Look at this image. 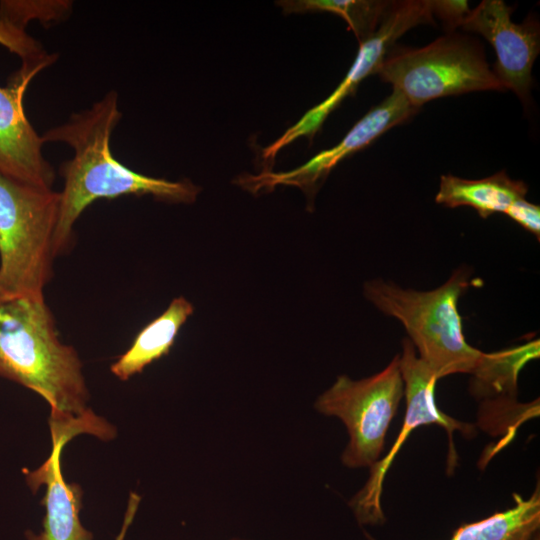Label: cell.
Returning <instances> with one entry per match:
<instances>
[{
	"mask_svg": "<svg viewBox=\"0 0 540 540\" xmlns=\"http://www.w3.org/2000/svg\"><path fill=\"white\" fill-rule=\"evenodd\" d=\"M527 185L512 180L504 171L470 180L451 174L442 175L435 201L450 208L468 206L482 218L503 213L515 201L526 197Z\"/></svg>",
	"mask_w": 540,
	"mask_h": 540,
	"instance_id": "cell-13",
	"label": "cell"
},
{
	"mask_svg": "<svg viewBox=\"0 0 540 540\" xmlns=\"http://www.w3.org/2000/svg\"><path fill=\"white\" fill-rule=\"evenodd\" d=\"M513 507L457 528L450 540H534L540 525L539 485L529 499L514 494Z\"/></svg>",
	"mask_w": 540,
	"mask_h": 540,
	"instance_id": "cell-15",
	"label": "cell"
},
{
	"mask_svg": "<svg viewBox=\"0 0 540 540\" xmlns=\"http://www.w3.org/2000/svg\"><path fill=\"white\" fill-rule=\"evenodd\" d=\"M286 13L330 12L341 16L359 43L372 35L390 6L374 0H289L278 1Z\"/></svg>",
	"mask_w": 540,
	"mask_h": 540,
	"instance_id": "cell-16",
	"label": "cell"
},
{
	"mask_svg": "<svg viewBox=\"0 0 540 540\" xmlns=\"http://www.w3.org/2000/svg\"><path fill=\"white\" fill-rule=\"evenodd\" d=\"M471 272L460 268L441 286L418 291L382 279L369 281L364 294L387 316L399 320L419 358L438 379L456 374H478L490 353L469 345L463 333L458 301L469 288Z\"/></svg>",
	"mask_w": 540,
	"mask_h": 540,
	"instance_id": "cell-3",
	"label": "cell"
},
{
	"mask_svg": "<svg viewBox=\"0 0 540 540\" xmlns=\"http://www.w3.org/2000/svg\"><path fill=\"white\" fill-rule=\"evenodd\" d=\"M121 117L117 92L110 91L90 108L73 114L67 122L42 135L44 143H65L74 152L60 168L64 186L59 192L55 257L70 250L76 221L97 199L152 195L163 201L192 203L198 195V187L190 181L150 177L131 170L115 158L111 136Z\"/></svg>",
	"mask_w": 540,
	"mask_h": 540,
	"instance_id": "cell-1",
	"label": "cell"
},
{
	"mask_svg": "<svg viewBox=\"0 0 540 540\" xmlns=\"http://www.w3.org/2000/svg\"><path fill=\"white\" fill-rule=\"evenodd\" d=\"M0 45L21 59V65H40L45 68L51 65L56 56L47 53L43 46L26 30L19 29L0 18Z\"/></svg>",
	"mask_w": 540,
	"mask_h": 540,
	"instance_id": "cell-18",
	"label": "cell"
},
{
	"mask_svg": "<svg viewBox=\"0 0 540 540\" xmlns=\"http://www.w3.org/2000/svg\"><path fill=\"white\" fill-rule=\"evenodd\" d=\"M513 8L502 0H483L463 21L466 31L482 35L494 48L497 62L493 72L505 90L524 102L532 85V66L540 50L539 26L534 20L516 24Z\"/></svg>",
	"mask_w": 540,
	"mask_h": 540,
	"instance_id": "cell-12",
	"label": "cell"
},
{
	"mask_svg": "<svg viewBox=\"0 0 540 540\" xmlns=\"http://www.w3.org/2000/svg\"><path fill=\"white\" fill-rule=\"evenodd\" d=\"M402 348L399 365L406 398L404 422L392 448L382 460H378L370 467L371 474L366 485L351 501V506L362 524L384 522L385 517L380 504L383 481L395 456L414 429L421 425L437 424L446 430L449 436L447 461L449 473L453 471L457 461L453 446V432L459 431L468 437L475 433L473 425L456 420L438 408L435 401V386L438 378L418 357L416 349L408 338L403 339Z\"/></svg>",
	"mask_w": 540,
	"mask_h": 540,
	"instance_id": "cell-8",
	"label": "cell"
},
{
	"mask_svg": "<svg viewBox=\"0 0 540 540\" xmlns=\"http://www.w3.org/2000/svg\"><path fill=\"white\" fill-rule=\"evenodd\" d=\"M43 66L21 67L0 86V174L25 184L52 189L55 172L45 159L42 136L25 115L23 99Z\"/></svg>",
	"mask_w": 540,
	"mask_h": 540,
	"instance_id": "cell-11",
	"label": "cell"
},
{
	"mask_svg": "<svg viewBox=\"0 0 540 540\" xmlns=\"http://www.w3.org/2000/svg\"><path fill=\"white\" fill-rule=\"evenodd\" d=\"M377 74L416 108L444 96L505 90L480 46L461 35H446L422 48L390 52Z\"/></svg>",
	"mask_w": 540,
	"mask_h": 540,
	"instance_id": "cell-5",
	"label": "cell"
},
{
	"mask_svg": "<svg viewBox=\"0 0 540 540\" xmlns=\"http://www.w3.org/2000/svg\"><path fill=\"white\" fill-rule=\"evenodd\" d=\"M52 449L49 457L36 469H24L25 481L33 493L45 486L41 504L45 508L42 531H26L27 540H93V534L80 521L82 488L68 483L62 471V451L80 434H90L101 440H112L116 428L91 409L80 417L49 418Z\"/></svg>",
	"mask_w": 540,
	"mask_h": 540,
	"instance_id": "cell-7",
	"label": "cell"
},
{
	"mask_svg": "<svg viewBox=\"0 0 540 540\" xmlns=\"http://www.w3.org/2000/svg\"><path fill=\"white\" fill-rule=\"evenodd\" d=\"M432 11L450 29L461 27L470 13L468 2L458 0H432Z\"/></svg>",
	"mask_w": 540,
	"mask_h": 540,
	"instance_id": "cell-20",
	"label": "cell"
},
{
	"mask_svg": "<svg viewBox=\"0 0 540 540\" xmlns=\"http://www.w3.org/2000/svg\"><path fill=\"white\" fill-rule=\"evenodd\" d=\"M72 10V1L67 0H3L0 1V18L26 30L30 21L43 24L65 20Z\"/></svg>",
	"mask_w": 540,
	"mask_h": 540,
	"instance_id": "cell-17",
	"label": "cell"
},
{
	"mask_svg": "<svg viewBox=\"0 0 540 540\" xmlns=\"http://www.w3.org/2000/svg\"><path fill=\"white\" fill-rule=\"evenodd\" d=\"M0 377L40 395L51 417H80L90 410L83 363L60 339L45 299L0 300Z\"/></svg>",
	"mask_w": 540,
	"mask_h": 540,
	"instance_id": "cell-2",
	"label": "cell"
},
{
	"mask_svg": "<svg viewBox=\"0 0 540 540\" xmlns=\"http://www.w3.org/2000/svg\"><path fill=\"white\" fill-rule=\"evenodd\" d=\"M192 313L193 306L184 297L173 299L168 308L146 325L128 350L111 365L112 374L126 381L168 354L180 328Z\"/></svg>",
	"mask_w": 540,
	"mask_h": 540,
	"instance_id": "cell-14",
	"label": "cell"
},
{
	"mask_svg": "<svg viewBox=\"0 0 540 540\" xmlns=\"http://www.w3.org/2000/svg\"><path fill=\"white\" fill-rule=\"evenodd\" d=\"M59 192L0 174V300H44L53 278Z\"/></svg>",
	"mask_w": 540,
	"mask_h": 540,
	"instance_id": "cell-4",
	"label": "cell"
},
{
	"mask_svg": "<svg viewBox=\"0 0 540 540\" xmlns=\"http://www.w3.org/2000/svg\"><path fill=\"white\" fill-rule=\"evenodd\" d=\"M140 500H141V498L137 493H135V492L130 493L127 509H126L125 516H124L123 525H122L121 531L118 534L116 540H124L126 532H127L128 528H129L130 524L132 523L133 519H134V516H135L136 511L138 509V505L140 503Z\"/></svg>",
	"mask_w": 540,
	"mask_h": 540,
	"instance_id": "cell-21",
	"label": "cell"
},
{
	"mask_svg": "<svg viewBox=\"0 0 540 540\" xmlns=\"http://www.w3.org/2000/svg\"><path fill=\"white\" fill-rule=\"evenodd\" d=\"M432 22V0L391 2L375 32L360 42L356 58L337 88L323 102L308 110L276 141L264 148L262 158L271 162L279 150L297 138H312L342 100L353 94L362 80L377 73L397 39L419 24Z\"/></svg>",
	"mask_w": 540,
	"mask_h": 540,
	"instance_id": "cell-9",
	"label": "cell"
},
{
	"mask_svg": "<svg viewBox=\"0 0 540 540\" xmlns=\"http://www.w3.org/2000/svg\"><path fill=\"white\" fill-rule=\"evenodd\" d=\"M404 396L399 355L381 372L361 380L340 375L321 394L315 408L326 416H335L345 424L349 442L342 463L350 468L371 467L385 445L389 425Z\"/></svg>",
	"mask_w": 540,
	"mask_h": 540,
	"instance_id": "cell-6",
	"label": "cell"
},
{
	"mask_svg": "<svg viewBox=\"0 0 540 540\" xmlns=\"http://www.w3.org/2000/svg\"><path fill=\"white\" fill-rule=\"evenodd\" d=\"M398 91L386 97L365 114L334 147L321 151L308 162L288 172L264 170L257 175H244L238 183L246 190L256 193L272 190L277 185L297 186L313 196L318 184L342 159L366 147L390 128L407 121L417 112Z\"/></svg>",
	"mask_w": 540,
	"mask_h": 540,
	"instance_id": "cell-10",
	"label": "cell"
},
{
	"mask_svg": "<svg viewBox=\"0 0 540 540\" xmlns=\"http://www.w3.org/2000/svg\"><path fill=\"white\" fill-rule=\"evenodd\" d=\"M504 214L539 240L540 207L538 205L527 201L525 198L519 199L512 203Z\"/></svg>",
	"mask_w": 540,
	"mask_h": 540,
	"instance_id": "cell-19",
	"label": "cell"
}]
</instances>
